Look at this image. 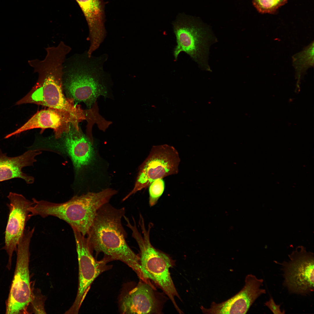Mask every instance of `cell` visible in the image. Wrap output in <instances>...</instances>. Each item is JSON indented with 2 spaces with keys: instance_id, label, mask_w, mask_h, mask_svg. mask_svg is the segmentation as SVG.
Returning a JSON list of instances; mask_svg holds the SVG:
<instances>
[{
  "instance_id": "obj_8",
  "label": "cell",
  "mask_w": 314,
  "mask_h": 314,
  "mask_svg": "<svg viewBox=\"0 0 314 314\" xmlns=\"http://www.w3.org/2000/svg\"><path fill=\"white\" fill-rule=\"evenodd\" d=\"M180 160L179 153L173 147L166 144L153 146L139 167L133 189L122 201L149 187L157 179L177 174Z\"/></svg>"
},
{
  "instance_id": "obj_13",
  "label": "cell",
  "mask_w": 314,
  "mask_h": 314,
  "mask_svg": "<svg viewBox=\"0 0 314 314\" xmlns=\"http://www.w3.org/2000/svg\"><path fill=\"white\" fill-rule=\"evenodd\" d=\"M72 124L77 129H80L78 124L69 115L60 110L48 108L37 112L22 126L6 135L4 138L7 139L34 129H44L48 128L53 130L55 138L58 139L69 129Z\"/></svg>"
},
{
  "instance_id": "obj_11",
  "label": "cell",
  "mask_w": 314,
  "mask_h": 314,
  "mask_svg": "<svg viewBox=\"0 0 314 314\" xmlns=\"http://www.w3.org/2000/svg\"><path fill=\"white\" fill-rule=\"evenodd\" d=\"M7 197L10 201L8 204L9 211L5 232L4 249L8 256L7 268L10 270L13 252L16 251L26 222L32 217L30 209L33 202L21 194L12 192L9 193Z\"/></svg>"
},
{
  "instance_id": "obj_16",
  "label": "cell",
  "mask_w": 314,
  "mask_h": 314,
  "mask_svg": "<svg viewBox=\"0 0 314 314\" xmlns=\"http://www.w3.org/2000/svg\"><path fill=\"white\" fill-rule=\"evenodd\" d=\"M83 12L89 29V56L98 49L106 36L103 0H76Z\"/></svg>"
},
{
  "instance_id": "obj_18",
  "label": "cell",
  "mask_w": 314,
  "mask_h": 314,
  "mask_svg": "<svg viewBox=\"0 0 314 314\" xmlns=\"http://www.w3.org/2000/svg\"><path fill=\"white\" fill-rule=\"evenodd\" d=\"M287 0H253L254 6L260 13H272L284 5Z\"/></svg>"
},
{
  "instance_id": "obj_12",
  "label": "cell",
  "mask_w": 314,
  "mask_h": 314,
  "mask_svg": "<svg viewBox=\"0 0 314 314\" xmlns=\"http://www.w3.org/2000/svg\"><path fill=\"white\" fill-rule=\"evenodd\" d=\"M263 281L254 275L248 274L244 286L235 295L220 303L213 302L209 308L202 306L201 309L205 314H246L256 300L266 293V290L261 288Z\"/></svg>"
},
{
  "instance_id": "obj_2",
  "label": "cell",
  "mask_w": 314,
  "mask_h": 314,
  "mask_svg": "<svg viewBox=\"0 0 314 314\" xmlns=\"http://www.w3.org/2000/svg\"><path fill=\"white\" fill-rule=\"evenodd\" d=\"M124 207L117 208L108 203L98 210L86 236L93 253L104 254L107 263L120 261L131 267L140 279L145 280L141 270L139 256L130 248L126 241L127 234L122 223L125 215Z\"/></svg>"
},
{
  "instance_id": "obj_15",
  "label": "cell",
  "mask_w": 314,
  "mask_h": 314,
  "mask_svg": "<svg viewBox=\"0 0 314 314\" xmlns=\"http://www.w3.org/2000/svg\"><path fill=\"white\" fill-rule=\"evenodd\" d=\"M58 139L61 146L72 160L76 175L93 160L94 151L91 142L72 124Z\"/></svg>"
},
{
  "instance_id": "obj_19",
  "label": "cell",
  "mask_w": 314,
  "mask_h": 314,
  "mask_svg": "<svg viewBox=\"0 0 314 314\" xmlns=\"http://www.w3.org/2000/svg\"><path fill=\"white\" fill-rule=\"evenodd\" d=\"M163 179H157L149 186V202L150 206L155 205L162 195L165 189V183Z\"/></svg>"
},
{
  "instance_id": "obj_5",
  "label": "cell",
  "mask_w": 314,
  "mask_h": 314,
  "mask_svg": "<svg viewBox=\"0 0 314 314\" xmlns=\"http://www.w3.org/2000/svg\"><path fill=\"white\" fill-rule=\"evenodd\" d=\"M132 224L127 219L126 226L132 232V236L135 240L140 250V263L141 270L145 279L148 282L151 279L162 290L170 299L175 308L180 313L182 312L176 304L175 298L180 299L176 289L169 271L172 266L171 260L167 255L155 248L151 243L150 231L152 224L146 229L144 218L140 216L139 224L143 235L139 232L134 218Z\"/></svg>"
},
{
  "instance_id": "obj_4",
  "label": "cell",
  "mask_w": 314,
  "mask_h": 314,
  "mask_svg": "<svg viewBox=\"0 0 314 314\" xmlns=\"http://www.w3.org/2000/svg\"><path fill=\"white\" fill-rule=\"evenodd\" d=\"M67 70L63 78V88L66 96L75 104L82 102L91 108L97 99L107 94L109 74L104 69L107 54L98 57L82 56Z\"/></svg>"
},
{
  "instance_id": "obj_17",
  "label": "cell",
  "mask_w": 314,
  "mask_h": 314,
  "mask_svg": "<svg viewBox=\"0 0 314 314\" xmlns=\"http://www.w3.org/2000/svg\"><path fill=\"white\" fill-rule=\"evenodd\" d=\"M40 150L31 149L17 156H8L0 149V182L15 178L24 180L28 184L33 183L34 178L24 173L22 168L31 166L37 161L36 157L42 153Z\"/></svg>"
},
{
  "instance_id": "obj_1",
  "label": "cell",
  "mask_w": 314,
  "mask_h": 314,
  "mask_svg": "<svg viewBox=\"0 0 314 314\" xmlns=\"http://www.w3.org/2000/svg\"><path fill=\"white\" fill-rule=\"evenodd\" d=\"M46 55L42 60L28 61L38 75L37 81L30 91L17 101L15 105L33 104L60 110L71 116L78 124L85 118L79 105L67 98L63 88L64 64L68 54L59 47L46 49Z\"/></svg>"
},
{
  "instance_id": "obj_7",
  "label": "cell",
  "mask_w": 314,
  "mask_h": 314,
  "mask_svg": "<svg viewBox=\"0 0 314 314\" xmlns=\"http://www.w3.org/2000/svg\"><path fill=\"white\" fill-rule=\"evenodd\" d=\"M35 228L28 227L17 244L14 276L6 303V313H24L31 300L29 270V246Z\"/></svg>"
},
{
  "instance_id": "obj_20",
  "label": "cell",
  "mask_w": 314,
  "mask_h": 314,
  "mask_svg": "<svg viewBox=\"0 0 314 314\" xmlns=\"http://www.w3.org/2000/svg\"><path fill=\"white\" fill-rule=\"evenodd\" d=\"M267 306L273 314H284L285 311H282L280 308V304H277L275 302L273 298L270 297L269 299L264 303Z\"/></svg>"
},
{
  "instance_id": "obj_9",
  "label": "cell",
  "mask_w": 314,
  "mask_h": 314,
  "mask_svg": "<svg viewBox=\"0 0 314 314\" xmlns=\"http://www.w3.org/2000/svg\"><path fill=\"white\" fill-rule=\"evenodd\" d=\"M289 260L279 263L284 279L283 284L290 294L309 295L314 291V254L298 246L289 254Z\"/></svg>"
},
{
  "instance_id": "obj_14",
  "label": "cell",
  "mask_w": 314,
  "mask_h": 314,
  "mask_svg": "<svg viewBox=\"0 0 314 314\" xmlns=\"http://www.w3.org/2000/svg\"><path fill=\"white\" fill-rule=\"evenodd\" d=\"M135 287L126 289L121 294L119 307L122 314H152L158 312L154 287L142 281Z\"/></svg>"
},
{
  "instance_id": "obj_6",
  "label": "cell",
  "mask_w": 314,
  "mask_h": 314,
  "mask_svg": "<svg viewBox=\"0 0 314 314\" xmlns=\"http://www.w3.org/2000/svg\"><path fill=\"white\" fill-rule=\"evenodd\" d=\"M176 45L173 51L175 61L183 52L203 70L211 71L208 64L209 48L217 41L210 28L197 18L180 14L172 22Z\"/></svg>"
},
{
  "instance_id": "obj_3",
  "label": "cell",
  "mask_w": 314,
  "mask_h": 314,
  "mask_svg": "<svg viewBox=\"0 0 314 314\" xmlns=\"http://www.w3.org/2000/svg\"><path fill=\"white\" fill-rule=\"evenodd\" d=\"M117 192L115 190L108 188L97 192H90L76 195L62 203L38 200L33 198L31 215L43 218L50 216L57 217L67 222L73 230L86 236L98 210L108 203Z\"/></svg>"
},
{
  "instance_id": "obj_10",
  "label": "cell",
  "mask_w": 314,
  "mask_h": 314,
  "mask_svg": "<svg viewBox=\"0 0 314 314\" xmlns=\"http://www.w3.org/2000/svg\"><path fill=\"white\" fill-rule=\"evenodd\" d=\"M76 241L79 265V283L75 300L66 313L77 314L95 279L110 267L102 259L97 261L94 258L86 236L73 230Z\"/></svg>"
}]
</instances>
